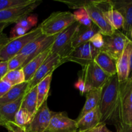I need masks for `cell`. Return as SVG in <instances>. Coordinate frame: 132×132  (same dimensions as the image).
I'll return each mask as SVG.
<instances>
[{
	"label": "cell",
	"instance_id": "6da1fadb",
	"mask_svg": "<svg viewBox=\"0 0 132 132\" xmlns=\"http://www.w3.org/2000/svg\"><path fill=\"white\" fill-rule=\"evenodd\" d=\"M120 82L117 75L109 78L102 88L99 108L100 124L112 125L116 129L120 126L118 113Z\"/></svg>",
	"mask_w": 132,
	"mask_h": 132
},
{
	"label": "cell",
	"instance_id": "7a4b0ae2",
	"mask_svg": "<svg viewBox=\"0 0 132 132\" xmlns=\"http://www.w3.org/2000/svg\"><path fill=\"white\" fill-rule=\"evenodd\" d=\"M75 21L71 12H54L39 25L43 35L54 36L62 32Z\"/></svg>",
	"mask_w": 132,
	"mask_h": 132
},
{
	"label": "cell",
	"instance_id": "3957f363",
	"mask_svg": "<svg viewBox=\"0 0 132 132\" xmlns=\"http://www.w3.org/2000/svg\"><path fill=\"white\" fill-rule=\"evenodd\" d=\"M42 34L40 27H37L21 37L10 39L0 50V61H8L21 52L23 48Z\"/></svg>",
	"mask_w": 132,
	"mask_h": 132
},
{
	"label": "cell",
	"instance_id": "277c9868",
	"mask_svg": "<svg viewBox=\"0 0 132 132\" xmlns=\"http://www.w3.org/2000/svg\"><path fill=\"white\" fill-rule=\"evenodd\" d=\"M80 26V23L75 21L66 29L57 34L50 48V53L58 55L64 62V59L73 50L72 41Z\"/></svg>",
	"mask_w": 132,
	"mask_h": 132
},
{
	"label": "cell",
	"instance_id": "5b68a950",
	"mask_svg": "<svg viewBox=\"0 0 132 132\" xmlns=\"http://www.w3.org/2000/svg\"><path fill=\"white\" fill-rule=\"evenodd\" d=\"M81 75L85 81L87 92L102 88L110 77L94 61L83 67Z\"/></svg>",
	"mask_w": 132,
	"mask_h": 132
},
{
	"label": "cell",
	"instance_id": "8992f818",
	"mask_svg": "<svg viewBox=\"0 0 132 132\" xmlns=\"http://www.w3.org/2000/svg\"><path fill=\"white\" fill-rule=\"evenodd\" d=\"M104 44L101 51L107 53L114 59L117 61L121 56L124 48L130 39L123 32L115 30L112 34L104 36Z\"/></svg>",
	"mask_w": 132,
	"mask_h": 132
},
{
	"label": "cell",
	"instance_id": "52a82bcc",
	"mask_svg": "<svg viewBox=\"0 0 132 132\" xmlns=\"http://www.w3.org/2000/svg\"><path fill=\"white\" fill-rule=\"evenodd\" d=\"M99 52L100 50L92 46L90 43H86L74 48L64 59V62H74L84 67L94 61Z\"/></svg>",
	"mask_w": 132,
	"mask_h": 132
},
{
	"label": "cell",
	"instance_id": "ba28073f",
	"mask_svg": "<svg viewBox=\"0 0 132 132\" xmlns=\"http://www.w3.org/2000/svg\"><path fill=\"white\" fill-rule=\"evenodd\" d=\"M55 37L56 36H47L41 34L38 37L27 44L19 53L27 57L24 66L31 59L51 47Z\"/></svg>",
	"mask_w": 132,
	"mask_h": 132
},
{
	"label": "cell",
	"instance_id": "9c48e42d",
	"mask_svg": "<svg viewBox=\"0 0 132 132\" xmlns=\"http://www.w3.org/2000/svg\"><path fill=\"white\" fill-rule=\"evenodd\" d=\"M63 59L58 55L50 53L47 59L44 61L39 69L34 74L32 79L29 81V90L37 86L38 84L42 81L47 76L53 73L54 70L63 64Z\"/></svg>",
	"mask_w": 132,
	"mask_h": 132
},
{
	"label": "cell",
	"instance_id": "30bf717a",
	"mask_svg": "<svg viewBox=\"0 0 132 132\" xmlns=\"http://www.w3.org/2000/svg\"><path fill=\"white\" fill-rule=\"evenodd\" d=\"M47 130L51 132H77V123L76 120L70 119L66 112H53Z\"/></svg>",
	"mask_w": 132,
	"mask_h": 132
},
{
	"label": "cell",
	"instance_id": "8fae6325",
	"mask_svg": "<svg viewBox=\"0 0 132 132\" xmlns=\"http://www.w3.org/2000/svg\"><path fill=\"white\" fill-rule=\"evenodd\" d=\"M41 3V1L36 0L34 3L27 6H18L12 9L0 10V23H6L9 24L17 23L27 15H29Z\"/></svg>",
	"mask_w": 132,
	"mask_h": 132
},
{
	"label": "cell",
	"instance_id": "7c38bea8",
	"mask_svg": "<svg viewBox=\"0 0 132 132\" xmlns=\"http://www.w3.org/2000/svg\"><path fill=\"white\" fill-rule=\"evenodd\" d=\"M92 22L100 30V33L104 36H109L115 32L106 19L102 10L94 3L93 0H89L84 6Z\"/></svg>",
	"mask_w": 132,
	"mask_h": 132
},
{
	"label": "cell",
	"instance_id": "4fadbf2b",
	"mask_svg": "<svg viewBox=\"0 0 132 132\" xmlns=\"http://www.w3.org/2000/svg\"><path fill=\"white\" fill-rule=\"evenodd\" d=\"M53 112L45 101L37 110L31 123L25 128L26 132H44L50 123Z\"/></svg>",
	"mask_w": 132,
	"mask_h": 132
},
{
	"label": "cell",
	"instance_id": "5bb4252c",
	"mask_svg": "<svg viewBox=\"0 0 132 132\" xmlns=\"http://www.w3.org/2000/svg\"><path fill=\"white\" fill-rule=\"evenodd\" d=\"M114 9L122 14L124 18L122 30L124 34L129 38L132 29V0L111 1Z\"/></svg>",
	"mask_w": 132,
	"mask_h": 132
},
{
	"label": "cell",
	"instance_id": "9a60e30c",
	"mask_svg": "<svg viewBox=\"0 0 132 132\" xmlns=\"http://www.w3.org/2000/svg\"><path fill=\"white\" fill-rule=\"evenodd\" d=\"M131 52L132 41L129 39L121 56L116 61V75L120 83L125 82L128 79Z\"/></svg>",
	"mask_w": 132,
	"mask_h": 132
},
{
	"label": "cell",
	"instance_id": "2e32d148",
	"mask_svg": "<svg viewBox=\"0 0 132 132\" xmlns=\"http://www.w3.org/2000/svg\"><path fill=\"white\" fill-rule=\"evenodd\" d=\"M23 98H20L14 102L0 105L1 126L5 127L6 125L9 124H15L14 122L15 116L20 108Z\"/></svg>",
	"mask_w": 132,
	"mask_h": 132
},
{
	"label": "cell",
	"instance_id": "e0dca14e",
	"mask_svg": "<svg viewBox=\"0 0 132 132\" xmlns=\"http://www.w3.org/2000/svg\"><path fill=\"white\" fill-rule=\"evenodd\" d=\"M76 121L78 131H88L100 124L99 108L97 107Z\"/></svg>",
	"mask_w": 132,
	"mask_h": 132
},
{
	"label": "cell",
	"instance_id": "ac0fdd59",
	"mask_svg": "<svg viewBox=\"0 0 132 132\" xmlns=\"http://www.w3.org/2000/svg\"><path fill=\"white\" fill-rule=\"evenodd\" d=\"M99 32H100V30L94 23L91 27H85L80 24L72 41V48L88 43L94 35Z\"/></svg>",
	"mask_w": 132,
	"mask_h": 132
},
{
	"label": "cell",
	"instance_id": "d6986e66",
	"mask_svg": "<svg viewBox=\"0 0 132 132\" xmlns=\"http://www.w3.org/2000/svg\"><path fill=\"white\" fill-rule=\"evenodd\" d=\"M50 48L41 52L34 58L31 59L25 65L23 66L22 68L24 72L26 82H29L32 79L40 66L49 56V54H50Z\"/></svg>",
	"mask_w": 132,
	"mask_h": 132
},
{
	"label": "cell",
	"instance_id": "ffe728a7",
	"mask_svg": "<svg viewBox=\"0 0 132 132\" xmlns=\"http://www.w3.org/2000/svg\"><path fill=\"white\" fill-rule=\"evenodd\" d=\"M94 62L110 77L116 74V61L107 53L100 50Z\"/></svg>",
	"mask_w": 132,
	"mask_h": 132
},
{
	"label": "cell",
	"instance_id": "44dd1931",
	"mask_svg": "<svg viewBox=\"0 0 132 132\" xmlns=\"http://www.w3.org/2000/svg\"><path fill=\"white\" fill-rule=\"evenodd\" d=\"M29 90L28 82H25L13 86L3 97L0 98V105L14 102L20 98L23 97Z\"/></svg>",
	"mask_w": 132,
	"mask_h": 132
},
{
	"label": "cell",
	"instance_id": "7402d4cb",
	"mask_svg": "<svg viewBox=\"0 0 132 132\" xmlns=\"http://www.w3.org/2000/svg\"><path fill=\"white\" fill-rule=\"evenodd\" d=\"M101 94H102V88L94 89L86 93L85 104L76 121L79 120L87 113L98 106L100 101Z\"/></svg>",
	"mask_w": 132,
	"mask_h": 132
},
{
	"label": "cell",
	"instance_id": "603a6c76",
	"mask_svg": "<svg viewBox=\"0 0 132 132\" xmlns=\"http://www.w3.org/2000/svg\"><path fill=\"white\" fill-rule=\"evenodd\" d=\"M132 104V81L127 80L125 82L120 83L119 88V99L118 113L119 114L121 109L126 106ZM120 121V120H119Z\"/></svg>",
	"mask_w": 132,
	"mask_h": 132
},
{
	"label": "cell",
	"instance_id": "cb8c5ba5",
	"mask_svg": "<svg viewBox=\"0 0 132 132\" xmlns=\"http://www.w3.org/2000/svg\"><path fill=\"white\" fill-rule=\"evenodd\" d=\"M52 77H53V73H49L36 86L38 92L37 110L45 101H47L49 94Z\"/></svg>",
	"mask_w": 132,
	"mask_h": 132
},
{
	"label": "cell",
	"instance_id": "d4e9b609",
	"mask_svg": "<svg viewBox=\"0 0 132 132\" xmlns=\"http://www.w3.org/2000/svg\"><path fill=\"white\" fill-rule=\"evenodd\" d=\"M37 86H35L33 88L31 89L23 97L21 107L25 109L34 116L37 112Z\"/></svg>",
	"mask_w": 132,
	"mask_h": 132
},
{
	"label": "cell",
	"instance_id": "484cf974",
	"mask_svg": "<svg viewBox=\"0 0 132 132\" xmlns=\"http://www.w3.org/2000/svg\"><path fill=\"white\" fill-rule=\"evenodd\" d=\"M34 116L31 115L28 111L20 107L19 110L16 113L14 119V122L18 127L25 130L32 121Z\"/></svg>",
	"mask_w": 132,
	"mask_h": 132
},
{
	"label": "cell",
	"instance_id": "4316f807",
	"mask_svg": "<svg viewBox=\"0 0 132 132\" xmlns=\"http://www.w3.org/2000/svg\"><path fill=\"white\" fill-rule=\"evenodd\" d=\"M3 79L6 80L10 82L12 86L26 82L24 72L22 68L9 71Z\"/></svg>",
	"mask_w": 132,
	"mask_h": 132
},
{
	"label": "cell",
	"instance_id": "83f0119b",
	"mask_svg": "<svg viewBox=\"0 0 132 132\" xmlns=\"http://www.w3.org/2000/svg\"><path fill=\"white\" fill-rule=\"evenodd\" d=\"M36 1V0H0V10L27 6Z\"/></svg>",
	"mask_w": 132,
	"mask_h": 132
},
{
	"label": "cell",
	"instance_id": "f1b7e54d",
	"mask_svg": "<svg viewBox=\"0 0 132 132\" xmlns=\"http://www.w3.org/2000/svg\"><path fill=\"white\" fill-rule=\"evenodd\" d=\"M73 15L75 21L80 23L81 25L91 27L93 24V23L85 8H81L76 10L74 12Z\"/></svg>",
	"mask_w": 132,
	"mask_h": 132
},
{
	"label": "cell",
	"instance_id": "f546056e",
	"mask_svg": "<svg viewBox=\"0 0 132 132\" xmlns=\"http://www.w3.org/2000/svg\"><path fill=\"white\" fill-rule=\"evenodd\" d=\"M27 57L22 54H19L15 55L8 61V68L9 71L19 69L23 68L25 63Z\"/></svg>",
	"mask_w": 132,
	"mask_h": 132
},
{
	"label": "cell",
	"instance_id": "4dcf8cb0",
	"mask_svg": "<svg viewBox=\"0 0 132 132\" xmlns=\"http://www.w3.org/2000/svg\"><path fill=\"white\" fill-rule=\"evenodd\" d=\"M38 23V16L37 15H28L19 21L16 24L19 27L25 28L27 30H30L32 28L36 25ZM29 32V31H28Z\"/></svg>",
	"mask_w": 132,
	"mask_h": 132
},
{
	"label": "cell",
	"instance_id": "1f68e13d",
	"mask_svg": "<svg viewBox=\"0 0 132 132\" xmlns=\"http://www.w3.org/2000/svg\"><path fill=\"white\" fill-rule=\"evenodd\" d=\"M119 120L120 125L121 123L132 124V104L122 108L119 114Z\"/></svg>",
	"mask_w": 132,
	"mask_h": 132
},
{
	"label": "cell",
	"instance_id": "d6a6232c",
	"mask_svg": "<svg viewBox=\"0 0 132 132\" xmlns=\"http://www.w3.org/2000/svg\"><path fill=\"white\" fill-rule=\"evenodd\" d=\"M93 46H94L95 48L100 50L103 47L104 44V36L100 32L96 34L95 35L91 38L89 41Z\"/></svg>",
	"mask_w": 132,
	"mask_h": 132
},
{
	"label": "cell",
	"instance_id": "836d02e7",
	"mask_svg": "<svg viewBox=\"0 0 132 132\" xmlns=\"http://www.w3.org/2000/svg\"><path fill=\"white\" fill-rule=\"evenodd\" d=\"M28 32V31L27 30H26L25 28L16 24L11 29V31L10 32V37H9V38L14 39L18 37H21L22 36H24L25 34H26Z\"/></svg>",
	"mask_w": 132,
	"mask_h": 132
},
{
	"label": "cell",
	"instance_id": "e575fe53",
	"mask_svg": "<svg viewBox=\"0 0 132 132\" xmlns=\"http://www.w3.org/2000/svg\"><path fill=\"white\" fill-rule=\"evenodd\" d=\"M89 0H86V1H58L59 2H62L63 3L67 5L69 8L71 9H75V10H77V9H81V8H84L85 5L87 3Z\"/></svg>",
	"mask_w": 132,
	"mask_h": 132
},
{
	"label": "cell",
	"instance_id": "d590c367",
	"mask_svg": "<svg viewBox=\"0 0 132 132\" xmlns=\"http://www.w3.org/2000/svg\"><path fill=\"white\" fill-rule=\"evenodd\" d=\"M75 88H76L78 90L81 95H84L85 94H86V86H85V81H84V78L82 76V75L80 76H79L78 79L76 81V82H75Z\"/></svg>",
	"mask_w": 132,
	"mask_h": 132
},
{
	"label": "cell",
	"instance_id": "8d00e7d4",
	"mask_svg": "<svg viewBox=\"0 0 132 132\" xmlns=\"http://www.w3.org/2000/svg\"><path fill=\"white\" fill-rule=\"evenodd\" d=\"M12 87L11 84L6 80L0 81V98L3 97Z\"/></svg>",
	"mask_w": 132,
	"mask_h": 132
},
{
	"label": "cell",
	"instance_id": "74e56055",
	"mask_svg": "<svg viewBox=\"0 0 132 132\" xmlns=\"http://www.w3.org/2000/svg\"><path fill=\"white\" fill-rule=\"evenodd\" d=\"M8 72H9L8 61H0V81H1L4 78Z\"/></svg>",
	"mask_w": 132,
	"mask_h": 132
},
{
	"label": "cell",
	"instance_id": "f35d334b",
	"mask_svg": "<svg viewBox=\"0 0 132 132\" xmlns=\"http://www.w3.org/2000/svg\"><path fill=\"white\" fill-rule=\"evenodd\" d=\"M88 131L89 132H113L107 128L106 124H103V123L99 124V125H98V126H96L95 128L91 129V130H89V131Z\"/></svg>",
	"mask_w": 132,
	"mask_h": 132
},
{
	"label": "cell",
	"instance_id": "ab89813d",
	"mask_svg": "<svg viewBox=\"0 0 132 132\" xmlns=\"http://www.w3.org/2000/svg\"><path fill=\"white\" fill-rule=\"evenodd\" d=\"M117 132H132V124L131 125H126L121 123L120 126L116 129Z\"/></svg>",
	"mask_w": 132,
	"mask_h": 132
},
{
	"label": "cell",
	"instance_id": "60d3db41",
	"mask_svg": "<svg viewBox=\"0 0 132 132\" xmlns=\"http://www.w3.org/2000/svg\"><path fill=\"white\" fill-rule=\"evenodd\" d=\"M6 128L7 129L9 132H26L25 130L18 127L16 125V124H11V125H8Z\"/></svg>",
	"mask_w": 132,
	"mask_h": 132
},
{
	"label": "cell",
	"instance_id": "b9f144b4",
	"mask_svg": "<svg viewBox=\"0 0 132 132\" xmlns=\"http://www.w3.org/2000/svg\"><path fill=\"white\" fill-rule=\"evenodd\" d=\"M9 40V37H6V35L5 34L3 33L0 36V50L2 48L3 46L8 42Z\"/></svg>",
	"mask_w": 132,
	"mask_h": 132
},
{
	"label": "cell",
	"instance_id": "7bdbcfd3",
	"mask_svg": "<svg viewBox=\"0 0 132 132\" xmlns=\"http://www.w3.org/2000/svg\"><path fill=\"white\" fill-rule=\"evenodd\" d=\"M127 80H130V81H132V52H131V58H130V64H129V73H128V79Z\"/></svg>",
	"mask_w": 132,
	"mask_h": 132
},
{
	"label": "cell",
	"instance_id": "ee69618b",
	"mask_svg": "<svg viewBox=\"0 0 132 132\" xmlns=\"http://www.w3.org/2000/svg\"><path fill=\"white\" fill-rule=\"evenodd\" d=\"M9 23H0V36L3 34V31L7 26L9 25Z\"/></svg>",
	"mask_w": 132,
	"mask_h": 132
},
{
	"label": "cell",
	"instance_id": "f6af8a7d",
	"mask_svg": "<svg viewBox=\"0 0 132 132\" xmlns=\"http://www.w3.org/2000/svg\"><path fill=\"white\" fill-rule=\"evenodd\" d=\"M131 37L132 39V29H131Z\"/></svg>",
	"mask_w": 132,
	"mask_h": 132
},
{
	"label": "cell",
	"instance_id": "bcb514c9",
	"mask_svg": "<svg viewBox=\"0 0 132 132\" xmlns=\"http://www.w3.org/2000/svg\"><path fill=\"white\" fill-rule=\"evenodd\" d=\"M44 132H51V131H48V130H46V131H45Z\"/></svg>",
	"mask_w": 132,
	"mask_h": 132
},
{
	"label": "cell",
	"instance_id": "7dc6e473",
	"mask_svg": "<svg viewBox=\"0 0 132 132\" xmlns=\"http://www.w3.org/2000/svg\"><path fill=\"white\" fill-rule=\"evenodd\" d=\"M77 132H89V131H77Z\"/></svg>",
	"mask_w": 132,
	"mask_h": 132
},
{
	"label": "cell",
	"instance_id": "c3c4849f",
	"mask_svg": "<svg viewBox=\"0 0 132 132\" xmlns=\"http://www.w3.org/2000/svg\"><path fill=\"white\" fill-rule=\"evenodd\" d=\"M0 126H1V121H0Z\"/></svg>",
	"mask_w": 132,
	"mask_h": 132
}]
</instances>
